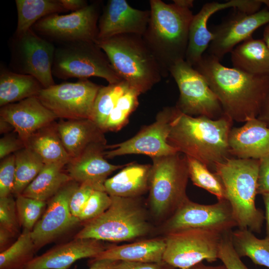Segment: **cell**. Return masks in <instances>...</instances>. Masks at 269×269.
Instances as JSON below:
<instances>
[{
  "label": "cell",
  "instance_id": "cell-1",
  "mask_svg": "<svg viewBox=\"0 0 269 269\" xmlns=\"http://www.w3.org/2000/svg\"><path fill=\"white\" fill-rule=\"evenodd\" d=\"M193 67L204 77L224 114L233 122L257 118L269 93V74L254 75L226 67L208 53Z\"/></svg>",
  "mask_w": 269,
  "mask_h": 269
},
{
  "label": "cell",
  "instance_id": "cell-2",
  "mask_svg": "<svg viewBox=\"0 0 269 269\" xmlns=\"http://www.w3.org/2000/svg\"><path fill=\"white\" fill-rule=\"evenodd\" d=\"M233 122L224 114L212 119L190 116L178 110L167 142L178 152L214 168L230 154L228 139Z\"/></svg>",
  "mask_w": 269,
  "mask_h": 269
},
{
  "label": "cell",
  "instance_id": "cell-3",
  "mask_svg": "<svg viewBox=\"0 0 269 269\" xmlns=\"http://www.w3.org/2000/svg\"><path fill=\"white\" fill-rule=\"evenodd\" d=\"M149 4V20L142 37L167 76L174 64L185 60L194 14L174 3L150 0Z\"/></svg>",
  "mask_w": 269,
  "mask_h": 269
},
{
  "label": "cell",
  "instance_id": "cell-4",
  "mask_svg": "<svg viewBox=\"0 0 269 269\" xmlns=\"http://www.w3.org/2000/svg\"><path fill=\"white\" fill-rule=\"evenodd\" d=\"M95 42L106 54L121 78L140 94L150 90L165 77L141 35L120 34Z\"/></svg>",
  "mask_w": 269,
  "mask_h": 269
},
{
  "label": "cell",
  "instance_id": "cell-5",
  "mask_svg": "<svg viewBox=\"0 0 269 269\" xmlns=\"http://www.w3.org/2000/svg\"><path fill=\"white\" fill-rule=\"evenodd\" d=\"M260 159L227 158L216 164L234 216L240 229L260 233L265 220L255 204Z\"/></svg>",
  "mask_w": 269,
  "mask_h": 269
},
{
  "label": "cell",
  "instance_id": "cell-6",
  "mask_svg": "<svg viewBox=\"0 0 269 269\" xmlns=\"http://www.w3.org/2000/svg\"><path fill=\"white\" fill-rule=\"evenodd\" d=\"M112 203L103 214L82 223L74 239L121 242L146 235L151 230L146 212L138 198L111 196Z\"/></svg>",
  "mask_w": 269,
  "mask_h": 269
},
{
  "label": "cell",
  "instance_id": "cell-7",
  "mask_svg": "<svg viewBox=\"0 0 269 269\" xmlns=\"http://www.w3.org/2000/svg\"><path fill=\"white\" fill-rule=\"evenodd\" d=\"M148 202L152 215L169 218L188 199L189 178L185 155L176 153L151 158Z\"/></svg>",
  "mask_w": 269,
  "mask_h": 269
},
{
  "label": "cell",
  "instance_id": "cell-8",
  "mask_svg": "<svg viewBox=\"0 0 269 269\" xmlns=\"http://www.w3.org/2000/svg\"><path fill=\"white\" fill-rule=\"evenodd\" d=\"M52 74L58 78L86 79L98 77L109 84L123 81L105 52L94 41L63 43L56 48Z\"/></svg>",
  "mask_w": 269,
  "mask_h": 269
},
{
  "label": "cell",
  "instance_id": "cell-9",
  "mask_svg": "<svg viewBox=\"0 0 269 269\" xmlns=\"http://www.w3.org/2000/svg\"><path fill=\"white\" fill-rule=\"evenodd\" d=\"M224 234L202 229L167 233L164 237L166 246L163 261L179 269H189L204 260L215 262L218 259L219 248Z\"/></svg>",
  "mask_w": 269,
  "mask_h": 269
},
{
  "label": "cell",
  "instance_id": "cell-10",
  "mask_svg": "<svg viewBox=\"0 0 269 269\" xmlns=\"http://www.w3.org/2000/svg\"><path fill=\"white\" fill-rule=\"evenodd\" d=\"M180 95L175 107L190 116H203L217 119L224 115L221 105L204 77L185 60L169 69Z\"/></svg>",
  "mask_w": 269,
  "mask_h": 269
},
{
  "label": "cell",
  "instance_id": "cell-11",
  "mask_svg": "<svg viewBox=\"0 0 269 269\" xmlns=\"http://www.w3.org/2000/svg\"><path fill=\"white\" fill-rule=\"evenodd\" d=\"M101 86L88 79L42 88L36 96L57 118L91 120L95 100Z\"/></svg>",
  "mask_w": 269,
  "mask_h": 269
},
{
  "label": "cell",
  "instance_id": "cell-12",
  "mask_svg": "<svg viewBox=\"0 0 269 269\" xmlns=\"http://www.w3.org/2000/svg\"><path fill=\"white\" fill-rule=\"evenodd\" d=\"M100 9V2H93L69 14L46 16L36 22L31 28L40 36L63 43L95 42L98 33Z\"/></svg>",
  "mask_w": 269,
  "mask_h": 269
},
{
  "label": "cell",
  "instance_id": "cell-13",
  "mask_svg": "<svg viewBox=\"0 0 269 269\" xmlns=\"http://www.w3.org/2000/svg\"><path fill=\"white\" fill-rule=\"evenodd\" d=\"M178 110L175 107L164 108L156 115L155 121L142 127L133 137L123 142L107 145L105 156L112 158L126 154H144L151 158L178 152L167 142L173 121Z\"/></svg>",
  "mask_w": 269,
  "mask_h": 269
},
{
  "label": "cell",
  "instance_id": "cell-14",
  "mask_svg": "<svg viewBox=\"0 0 269 269\" xmlns=\"http://www.w3.org/2000/svg\"><path fill=\"white\" fill-rule=\"evenodd\" d=\"M237 227L232 207L227 199L203 205L187 199L163 225L165 234L189 229L214 230L224 234Z\"/></svg>",
  "mask_w": 269,
  "mask_h": 269
},
{
  "label": "cell",
  "instance_id": "cell-15",
  "mask_svg": "<svg viewBox=\"0 0 269 269\" xmlns=\"http://www.w3.org/2000/svg\"><path fill=\"white\" fill-rule=\"evenodd\" d=\"M13 59L21 74L31 75L46 88L55 85L52 66L56 48L32 28L15 35Z\"/></svg>",
  "mask_w": 269,
  "mask_h": 269
},
{
  "label": "cell",
  "instance_id": "cell-16",
  "mask_svg": "<svg viewBox=\"0 0 269 269\" xmlns=\"http://www.w3.org/2000/svg\"><path fill=\"white\" fill-rule=\"evenodd\" d=\"M79 185L72 180L47 201L44 213L31 231L37 251L81 223L69 208L70 199Z\"/></svg>",
  "mask_w": 269,
  "mask_h": 269
},
{
  "label": "cell",
  "instance_id": "cell-17",
  "mask_svg": "<svg viewBox=\"0 0 269 269\" xmlns=\"http://www.w3.org/2000/svg\"><path fill=\"white\" fill-rule=\"evenodd\" d=\"M235 10L211 30L213 39L208 47V53L220 61L236 46L252 37L258 28L269 23V9L266 8L252 14Z\"/></svg>",
  "mask_w": 269,
  "mask_h": 269
},
{
  "label": "cell",
  "instance_id": "cell-18",
  "mask_svg": "<svg viewBox=\"0 0 269 269\" xmlns=\"http://www.w3.org/2000/svg\"><path fill=\"white\" fill-rule=\"evenodd\" d=\"M255 7L253 0H231L225 2L213 1L204 4L199 11L194 15L189 30V38L185 60L194 67L201 59L205 51L213 39L208 28L209 18L221 10L234 8L246 13H251Z\"/></svg>",
  "mask_w": 269,
  "mask_h": 269
},
{
  "label": "cell",
  "instance_id": "cell-19",
  "mask_svg": "<svg viewBox=\"0 0 269 269\" xmlns=\"http://www.w3.org/2000/svg\"><path fill=\"white\" fill-rule=\"evenodd\" d=\"M149 17V10L133 8L126 0H109L99 19L96 40L123 34L142 36Z\"/></svg>",
  "mask_w": 269,
  "mask_h": 269
},
{
  "label": "cell",
  "instance_id": "cell-20",
  "mask_svg": "<svg viewBox=\"0 0 269 269\" xmlns=\"http://www.w3.org/2000/svg\"><path fill=\"white\" fill-rule=\"evenodd\" d=\"M107 142L93 143L79 155L70 159L66 164V172L79 184L92 185L96 190L105 191L104 183L114 171L126 164L115 165L108 162L105 156Z\"/></svg>",
  "mask_w": 269,
  "mask_h": 269
},
{
  "label": "cell",
  "instance_id": "cell-21",
  "mask_svg": "<svg viewBox=\"0 0 269 269\" xmlns=\"http://www.w3.org/2000/svg\"><path fill=\"white\" fill-rule=\"evenodd\" d=\"M0 118L12 125L25 144L35 132L57 119L36 96L1 107Z\"/></svg>",
  "mask_w": 269,
  "mask_h": 269
},
{
  "label": "cell",
  "instance_id": "cell-22",
  "mask_svg": "<svg viewBox=\"0 0 269 269\" xmlns=\"http://www.w3.org/2000/svg\"><path fill=\"white\" fill-rule=\"evenodd\" d=\"M91 239H74L34 257L23 269H68L76 261L92 259L109 247Z\"/></svg>",
  "mask_w": 269,
  "mask_h": 269
},
{
  "label": "cell",
  "instance_id": "cell-23",
  "mask_svg": "<svg viewBox=\"0 0 269 269\" xmlns=\"http://www.w3.org/2000/svg\"><path fill=\"white\" fill-rule=\"evenodd\" d=\"M228 144L236 158L260 159L269 155V128L257 118L250 120L231 129Z\"/></svg>",
  "mask_w": 269,
  "mask_h": 269
},
{
  "label": "cell",
  "instance_id": "cell-24",
  "mask_svg": "<svg viewBox=\"0 0 269 269\" xmlns=\"http://www.w3.org/2000/svg\"><path fill=\"white\" fill-rule=\"evenodd\" d=\"M58 133L70 158L79 155L90 145L107 142L104 132L91 119L61 120Z\"/></svg>",
  "mask_w": 269,
  "mask_h": 269
},
{
  "label": "cell",
  "instance_id": "cell-25",
  "mask_svg": "<svg viewBox=\"0 0 269 269\" xmlns=\"http://www.w3.org/2000/svg\"><path fill=\"white\" fill-rule=\"evenodd\" d=\"M151 164L135 162L127 164L104 183L106 192L110 196L138 198L149 190Z\"/></svg>",
  "mask_w": 269,
  "mask_h": 269
},
{
  "label": "cell",
  "instance_id": "cell-26",
  "mask_svg": "<svg viewBox=\"0 0 269 269\" xmlns=\"http://www.w3.org/2000/svg\"><path fill=\"white\" fill-rule=\"evenodd\" d=\"M165 238L144 240L121 246H110L89 262L109 260L142 263H160L165 249Z\"/></svg>",
  "mask_w": 269,
  "mask_h": 269
},
{
  "label": "cell",
  "instance_id": "cell-27",
  "mask_svg": "<svg viewBox=\"0 0 269 269\" xmlns=\"http://www.w3.org/2000/svg\"><path fill=\"white\" fill-rule=\"evenodd\" d=\"M230 53L233 68L254 75L269 74V49L263 39L252 37Z\"/></svg>",
  "mask_w": 269,
  "mask_h": 269
},
{
  "label": "cell",
  "instance_id": "cell-28",
  "mask_svg": "<svg viewBox=\"0 0 269 269\" xmlns=\"http://www.w3.org/2000/svg\"><path fill=\"white\" fill-rule=\"evenodd\" d=\"M55 121L35 132L26 142V147L36 153L45 164L57 163L64 166L70 157L58 133Z\"/></svg>",
  "mask_w": 269,
  "mask_h": 269
},
{
  "label": "cell",
  "instance_id": "cell-29",
  "mask_svg": "<svg viewBox=\"0 0 269 269\" xmlns=\"http://www.w3.org/2000/svg\"><path fill=\"white\" fill-rule=\"evenodd\" d=\"M42 88L39 81L31 75L1 69L0 106L36 96Z\"/></svg>",
  "mask_w": 269,
  "mask_h": 269
},
{
  "label": "cell",
  "instance_id": "cell-30",
  "mask_svg": "<svg viewBox=\"0 0 269 269\" xmlns=\"http://www.w3.org/2000/svg\"><path fill=\"white\" fill-rule=\"evenodd\" d=\"M61 164H45L43 168L25 188L23 195L47 202L72 179L63 171Z\"/></svg>",
  "mask_w": 269,
  "mask_h": 269
},
{
  "label": "cell",
  "instance_id": "cell-31",
  "mask_svg": "<svg viewBox=\"0 0 269 269\" xmlns=\"http://www.w3.org/2000/svg\"><path fill=\"white\" fill-rule=\"evenodd\" d=\"M15 3L17 12L15 35L26 32L46 16L66 11L60 0H16Z\"/></svg>",
  "mask_w": 269,
  "mask_h": 269
},
{
  "label": "cell",
  "instance_id": "cell-32",
  "mask_svg": "<svg viewBox=\"0 0 269 269\" xmlns=\"http://www.w3.org/2000/svg\"><path fill=\"white\" fill-rule=\"evenodd\" d=\"M232 244L238 256L249 257L253 262L269 269V240L259 239L248 229L231 232Z\"/></svg>",
  "mask_w": 269,
  "mask_h": 269
},
{
  "label": "cell",
  "instance_id": "cell-33",
  "mask_svg": "<svg viewBox=\"0 0 269 269\" xmlns=\"http://www.w3.org/2000/svg\"><path fill=\"white\" fill-rule=\"evenodd\" d=\"M15 179L12 194H21L43 168L45 163L30 148L25 147L15 152Z\"/></svg>",
  "mask_w": 269,
  "mask_h": 269
},
{
  "label": "cell",
  "instance_id": "cell-34",
  "mask_svg": "<svg viewBox=\"0 0 269 269\" xmlns=\"http://www.w3.org/2000/svg\"><path fill=\"white\" fill-rule=\"evenodd\" d=\"M36 252L31 231L23 230L9 248L0 253V269H23Z\"/></svg>",
  "mask_w": 269,
  "mask_h": 269
},
{
  "label": "cell",
  "instance_id": "cell-35",
  "mask_svg": "<svg viewBox=\"0 0 269 269\" xmlns=\"http://www.w3.org/2000/svg\"><path fill=\"white\" fill-rule=\"evenodd\" d=\"M130 88L129 84L123 80L106 86H101L99 90L93 106L91 120L103 131L107 120L118 100Z\"/></svg>",
  "mask_w": 269,
  "mask_h": 269
},
{
  "label": "cell",
  "instance_id": "cell-36",
  "mask_svg": "<svg viewBox=\"0 0 269 269\" xmlns=\"http://www.w3.org/2000/svg\"><path fill=\"white\" fill-rule=\"evenodd\" d=\"M189 178L194 185L215 195L218 200L226 199L223 184L216 173L196 159L186 156Z\"/></svg>",
  "mask_w": 269,
  "mask_h": 269
},
{
  "label": "cell",
  "instance_id": "cell-37",
  "mask_svg": "<svg viewBox=\"0 0 269 269\" xmlns=\"http://www.w3.org/2000/svg\"><path fill=\"white\" fill-rule=\"evenodd\" d=\"M141 94L130 87L118 100L109 116L103 131L117 132L128 122L130 115L138 106V97Z\"/></svg>",
  "mask_w": 269,
  "mask_h": 269
},
{
  "label": "cell",
  "instance_id": "cell-38",
  "mask_svg": "<svg viewBox=\"0 0 269 269\" xmlns=\"http://www.w3.org/2000/svg\"><path fill=\"white\" fill-rule=\"evenodd\" d=\"M15 199L19 221L23 230L32 231L45 210L47 202L20 194Z\"/></svg>",
  "mask_w": 269,
  "mask_h": 269
},
{
  "label": "cell",
  "instance_id": "cell-39",
  "mask_svg": "<svg viewBox=\"0 0 269 269\" xmlns=\"http://www.w3.org/2000/svg\"><path fill=\"white\" fill-rule=\"evenodd\" d=\"M112 203V198L105 191L94 190L78 217L81 223L94 219L105 212Z\"/></svg>",
  "mask_w": 269,
  "mask_h": 269
},
{
  "label": "cell",
  "instance_id": "cell-40",
  "mask_svg": "<svg viewBox=\"0 0 269 269\" xmlns=\"http://www.w3.org/2000/svg\"><path fill=\"white\" fill-rule=\"evenodd\" d=\"M0 227L9 231L15 237L20 235L21 226L15 200L12 194L0 197Z\"/></svg>",
  "mask_w": 269,
  "mask_h": 269
},
{
  "label": "cell",
  "instance_id": "cell-41",
  "mask_svg": "<svg viewBox=\"0 0 269 269\" xmlns=\"http://www.w3.org/2000/svg\"><path fill=\"white\" fill-rule=\"evenodd\" d=\"M231 231L222 237L218 252V259L227 269H249L242 261L234 248L231 240Z\"/></svg>",
  "mask_w": 269,
  "mask_h": 269
},
{
  "label": "cell",
  "instance_id": "cell-42",
  "mask_svg": "<svg viewBox=\"0 0 269 269\" xmlns=\"http://www.w3.org/2000/svg\"><path fill=\"white\" fill-rule=\"evenodd\" d=\"M15 172V159L14 153L1 159L0 163V197L12 194Z\"/></svg>",
  "mask_w": 269,
  "mask_h": 269
},
{
  "label": "cell",
  "instance_id": "cell-43",
  "mask_svg": "<svg viewBox=\"0 0 269 269\" xmlns=\"http://www.w3.org/2000/svg\"><path fill=\"white\" fill-rule=\"evenodd\" d=\"M96 190L91 184H80L72 194L69 201V208L73 216L78 218L93 192Z\"/></svg>",
  "mask_w": 269,
  "mask_h": 269
},
{
  "label": "cell",
  "instance_id": "cell-44",
  "mask_svg": "<svg viewBox=\"0 0 269 269\" xmlns=\"http://www.w3.org/2000/svg\"><path fill=\"white\" fill-rule=\"evenodd\" d=\"M25 147L24 142L16 134H5L0 139V158L2 159Z\"/></svg>",
  "mask_w": 269,
  "mask_h": 269
},
{
  "label": "cell",
  "instance_id": "cell-45",
  "mask_svg": "<svg viewBox=\"0 0 269 269\" xmlns=\"http://www.w3.org/2000/svg\"><path fill=\"white\" fill-rule=\"evenodd\" d=\"M257 193L261 195L269 194V155L260 159Z\"/></svg>",
  "mask_w": 269,
  "mask_h": 269
},
{
  "label": "cell",
  "instance_id": "cell-46",
  "mask_svg": "<svg viewBox=\"0 0 269 269\" xmlns=\"http://www.w3.org/2000/svg\"><path fill=\"white\" fill-rule=\"evenodd\" d=\"M114 269H175L164 261L160 263H142L119 261Z\"/></svg>",
  "mask_w": 269,
  "mask_h": 269
},
{
  "label": "cell",
  "instance_id": "cell-47",
  "mask_svg": "<svg viewBox=\"0 0 269 269\" xmlns=\"http://www.w3.org/2000/svg\"><path fill=\"white\" fill-rule=\"evenodd\" d=\"M15 236L9 231L0 227V252L9 248L13 243L12 240Z\"/></svg>",
  "mask_w": 269,
  "mask_h": 269
},
{
  "label": "cell",
  "instance_id": "cell-48",
  "mask_svg": "<svg viewBox=\"0 0 269 269\" xmlns=\"http://www.w3.org/2000/svg\"><path fill=\"white\" fill-rule=\"evenodd\" d=\"M66 11L72 12L79 10L86 5L88 2L84 0H60Z\"/></svg>",
  "mask_w": 269,
  "mask_h": 269
},
{
  "label": "cell",
  "instance_id": "cell-49",
  "mask_svg": "<svg viewBox=\"0 0 269 269\" xmlns=\"http://www.w3.org/2000/svg\"><path fill=\"white\" fill-rule=\"evenodd\" d=\"M119 261L104 260L89 262V269H114Z\"/></svg>",
  "mask_w": 269,
  "mask_h": 269
},
{
  "label": "cell",
  "instance_id": "cell-50",
  "mask_svg": "<svg viewBox=\"0 0 269 269\" xmlns=\"http://www.w3.org/2000/svg\"><path fill=\"white\" fill-rule=\"evenodd\" d=\"M257 119L263 122L269 128V93L264 102Z\"/></svg>",
  "mask_w": 269,
  "mask_h": 269
},
{
  "label": "cell",
  "instance_id": "cell-51",
  "mask_svg": "<svg viewBox=\"0 0 269 269\" xmlns=\"http://www.w3.org/2000/svg\"><path fill=\"white\" fill-rule=\"evenodd\" d=\"M265 205L266 214L265 219L266 221V237L269 240V194L262 195Z\"/></svg>",
  "mask_w": 269,
  "mask_h": 269
},
{
  "label": "cell",
  "instance_id": "cell-52",
  "mask_svg": "<svg viewBox=\"0 0 269 269\" xmlns=\"http://www.w3.org/2000/svg\"><path fill=\"white\" fill-rule=\"evenodd\" d=\"M14 128L8 122L0 118V134L10 133Z\"/></svg>",
  "mask_w": 269,
  "mask_h": 269
},
{
  "label": "cell",
  "instance_id": "cell-53",
  "mask_svg": "<svg viewBox=\"0 0 269 269\" xmlns=\"http://www.w3.org/2000/svg\"><path fill=\"white\" fill-rule=\"evenodd\" d=\"M189 269H227L224 265H221L216 266H207L202 262H200Z\"/></svg>",
  "mask_w": 269,
  "mask_h": 269
},
{
  "label": "cell",
  "instance_id": "cell-54",
  "mask_svg": "<svg viewBox=\"0 0 269 269\" xmlns=\"http://www.w3.org/2000/svg\"><path fill=\"white\" fill-rule=\"evenodd\" d=\"M173 3L180 7L190 9L193 6L194 0H174Z\"/></svg>",
  "mask_w": 269,
  "mask_h": 269
},
{
  "label": "cell",
  "instance_id": "cell-55",
  "mask_svg": "<svg viewBox=\"0 0 269 269\" xmlns=\"http://www.w3.org/2000/svg\"><path fill=\"white\" fill-rule=\"evenodd\" d=\"M263 39L269 49V23L265 27Z\"/></svg>",
  "mask_w": 269,
  "mask_h": 269
}]
</instances>
